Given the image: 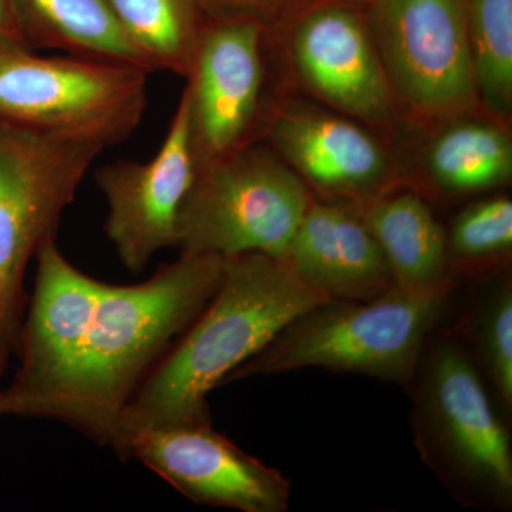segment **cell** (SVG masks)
<instances>
[{
    "instance_id": "obj_25",
    "label": "cell",
    "mask_w": 512,
    "mask_h": 512,
    "mask_svg": "<svg viewBox=\"0 0 512 512\" xmlns=\"http://www.w3.org/2000/svg\"><path fill=\"white\" fill-rule=\"evenodd\" d=\"M9 346L5 340L0 339V376L5 372L6 362H8Z\"/></svg>"
},
{
    "instance_id": "obj_5",
    "label": "cell",
    "mask_w": 512,
    "mask_h": 512,
    "mask_svg": "<svg viewBox=\"0 0 512 512\" xmlns=\"http://www.w3.org/2000/svg\"><path fill=\"white\" fill-rule=\"evenodd\" d=\"M147 74L89 57H42L0 39V124L106 150L128 140L147 107Z\"/></svg>"
},
{
    "instance_id": "obj_16",
    "label": "cell",
    "mask_w": 512,
    "mask_h": 512,
    "mask_svg": "<svg viewBox=\"0 0 512 512\" xmlns=\"http://www.w3.org/2000/svg\"><path fill=\"white\" fill-rule=\"evenodd\" d=\"M424 174L446 195L497 190L512 178L510 126L476 113L433 130L424 153Z\"/></svg>"
},
{
    "instance_id": "obj_21",
    "label": "cell",
    "mask_w": 512,
    "mask_h": 512,
    "mask_svg": "<svg viewBox=\"0 0 512 512\" xmlns=\"http://www.w3.org/2000/svg\"><path fill=\"white\" fill-rule=\"evenodd\" d=\"M454 274L485 276L507 269L512 252V201L493 195L471 202L446 229Z\"/></svg>"
},
{
    "instance_id": "obj_11",
    "label": "cell",
    "mask_w": 512,
    "mask_h": 512,
    "mask_svg": "<svg viewBox=\"0 0 512 512\" xmlns=\"http://www.w3.org/2000/svg\"><path fill=\"white\" fill-rule=\"evenodd\" d=\"M359 121L305 101L269 104L261 138L323 200L359 204L399 188L392 154Z\"/></svg>"
},
{
    "instance_id": "obj_10",
    "label": "cell",
    "mask_w": 512,
    "mask_h": 512,
    "mask_svg": "<svg viewBox=\"0 0 512 512\" xmlns=\"http://www.w3.org/2000/svg\"><path fill=\"white\" fill-rule=\"evenodd\" d=\"M268 28L254 19H207L184 96L198 171L261 138Z\"/></svg>"
},
{
    "instance_id": "obj_2",
    "label": "cell",
    "mask_w": 512,
    "mask_h": 512,
    "mask_svg": "<svg viewBox=\"0 0 512 512\" xmlns=\"http://www.w3.org/2000/svg\"><path fill=\"white\" fill-rule=\"evenodd\" d=\"M330 299L309 288L284 259L225 258L220 288L131 397L111 447L150 429L211 424L208 396L261 352L296 316Z\"/></svg>"
},
{
    "instance_id": "obj_18",
    "label": "cell",
    "mask_w": 512,
    "mask_h": 512,
    "mask_svg": "<svg viewBox=\"0 0 512 512\" xmlns=\"http://www.w3.org/2000/svg\"><path fill=\"white\" fill-rule=\"evenodd\" d=\"M456 333L473 357L504 419L512 414V281L510 269L480 276Z\"/></svg>"
},
{
    "instance_id": "obj_15",
    "label": "cell",
    "mask_w": 512,
    "mask_h": 512,
    "mask_svg": "<svg viewBox=\"0 0 512 512\" xmlns=\"http://www.w3.org/2000/svg\"><path fill=\"white\" fill-rule=\"evenodd\" d=\"M355 205L386 256L396 288L420 296L456 291L446 229L421 195L396 188Z\"/></svg>"
},
{
    "instance_id": "obj_7",
    "label": "cell",
    "mask_w": 512,
    "mask_h": 512,
    "mask_svg": "<svg viewBox=\"0 0 512 512\" xmlns=\"http://www.w3.org/2000/svg\"><path fill=\"white\" fill-rule=\"evenodd\" d=\"M104 148L0 124V339L18 348L23 278Z\"/></svg>"
},
{
    "instance_id": "obj_22",
    "label": "cell",
    "mask_w": 512,
    "mask_h": 512,
    "mask_svg": "<svg viewBox=\"0 0 512 512\" xmlns=\"http://www.w3.org/2000/svg\"><path fill=\"white\" fill-rule=\"evenodd\" d=\"M198 3L207 19H254L269 28L298 0H198Z\"/></svg>"
},
{
    "instance_id": "obj_24",
    "label": "cell",
    "mask_w": 512,
    "mask_h": 512,
    "mask_svg": "<svg viewBox=\"0 0 512 512\" xmlns=\"http://www.w3.org/2000/svg\"><path fill=\"white\" fill-rule=\"evenodd\" d=\"M311 2H339V3H348V5L360 6V8H367L373 0H298L293 8L296 6L303 5V3H311ZM292 8V9H293ZM291 9V10H292Z\"/></svg>"
},
{
    "instance_id": "obj_20",
    "label": "cell",
    "mask_w": 512,
    "mask_h": 512,
    "mask_svg": "<svg viewBox=\"0 0 512 512\" xmlns=\"http://www.w3.org/2000/svg\"><path fill=\"white\" fill-rule=\"evenodd\" d=\"M468 43L481 110L510 126L512 0H466Z\"/></svg>"
},
{
    "instance_id": "obj_14",
    "label": "cell",
    "mask_w": 512,
    "mask_h": 512,
    "mask_svg": "<svg viewBox=\"0 0 512 512\" xmlns=\"http://www.w3.org/2000/svg\"><path fill=\"white\" fill-rule=\"evenodd\" d=\"M284 261L330 301H367L396 288L379 242L352 202L313 198Z\"/></svg>"
},
{
    "instance_id": "obj_4",
    "label": "cell",
    "mask_w": 512,
    "mask_h": 512,
    "mask_svg": "<svg viewBox=\"0 0 512 512\" xmlns=\"http://www.w3.org/2000/svg\"><path fill=\"white\" fill-rule=\"evenodd\" d=\"M453 293L412 295L399 288L367 301H328L296 316L225 382L322 367L406 387Z\"/></svg>"
},
{
    "instance_id": "obj_23",
    "label": "cell",
    "mask_w": 512,
    "mask_h": 512,
    "mask_svg": "<svg viewBox=\"0 0 512 512\" xmlns=\"http://www.w3.org/2000/svg\"><path fill=\"white\" fill-rule=\"evenodd\" d=\"M0 39L28 46L13 0H0Z\"/></svg>"
},
{
    "instance_id": "obj_8",
    "label": "cell",
    "mask_w": 512,
    "mask_h": 512,
    "mask_svg": "<svg viewBox=\"0 0 512 512\" xmlns=\"http://www.w3.org/2000/svg\"><path fill=\"white\" fill-rule=\"evenodd\" d=\"M377 52L402 114L431 131L481 113L466 0H373Z\"/></svg>"
},
{
    "instance_id": "obj_12",
    "label": "cell",
    "mask_w": 512,
    "mask_h": 512,
    "mask_svg": "<svg viewBox=\"0 0 512 512\" xmlns=\"http://www.w3.org/2000/svg\"><path fill=\"white\" fill-rule=\"evenodd\" d=\"M167 481L192 503L242 512H285L288 478L249 456L211 424L141 431L120 451Z\"/></svg>"
},
{
    "instance_id": "obj_19",
    "label": "cell",
    "mask_w": 512,
    "mask_h": 512,
    "mask_svg": "<svg viewBox=\"0 0 512 512\" xmlns=\"http://www.w3.org/2000/svg\"><path fill=\"white\" fill-rule=\"evenodd\" d=\"M117 22L153 67L187 77L205 25L198 0H107Z\"/></svg>"
},
{
    "instance_id": "obj_3",
    "label": "cell",
    "mask_w": 512,
    "mask_h": 512,
    "mask_svg": "<svg viewBox=\"0 0 512 512\" xmlns=\"http://www.w3.org/2000/svg\"><path fill=\"white\" fill-rule=\"evenodd\" d=\"M406 389L414 446L448 493L464 507L511 510L510 433L456 330L430 336Z\"/></svg>"
},
{
    "instance_id": "obj_17",
    "label": "cell",
    "mask_w": 512,
    "mask_h": 512,
    "mask_svg": "<svg viewBox=\"0 0 512 512\" xmlns=\"http://www.w3.org/2000/svg\"><path fill=\"white\" fill-rule=\"evenodd\" d=\"M30 49L126 64L153 73L128 40L107 0H13Z\"/></svg>"
},
{
    "instance_id": "obj_13",
    "label": "cell",
    "mask_w": 512,
    "mask_h": 512,
    "mask_svg": "<svg viewBox=\"0 0 512 512\" xmlns=\"http://www.w3.org/2000/svg\"><path fill=\"white\" fill-rule=\"evenodd\" d=\"M197 177L184 93L164 143L147 163L116 161L96 171L109 205L107 238L131 274H141L153 256L177 248L181 205Z\"/></svg>"
},
{
    "instance_id": "obj_9",
    "label": "cell",
    "mask_w": 512,
    "mask_h": 512,
    "mask_svg": "<svg viewBox=\"0 0 512 512\" xmlns=\"http://www.w3.org/2000/svg\"><path fill=\"white\" fill-rule=\"evenodd\" d=\"M268 29L286 72L323 106L367 127L392 128L402 116L365 8L303 3Z\"/></svg>"
},
{
    "instance_id": "obj_6",
    "label": "cell",
    "mask_w": 512,
    "mask_h": 512,
    "mask_svg": "<svg viewBox=\"0 0 512 512\" xmlns=\"http://www.w3.org/2000/svg\"><path fill=\"white\" fill-rule=\"evenodd\" d=\"M313 198L271 148L249 144L198 171L178 214L177 248L285 259Z\"/></svg>"
},
{
    "instance_id": "obj_1",
    "label": "cell",
    "mask_w": 512,
    "mask_h": 512,
    "mask_svg": "<svg viewBox=\"0 0 512 512\" xmlns=\"http://www.w3.org/2000/svg\"><path fill=\"white\" fill-rule=\"evenodd\" d=\"M36 259L20 366L0 390V416L62 421L111 446L131 397L220 288L225 258L181 252L136 285L83 274L56 239Z\"/></svg>"
}]
</instances>
